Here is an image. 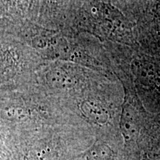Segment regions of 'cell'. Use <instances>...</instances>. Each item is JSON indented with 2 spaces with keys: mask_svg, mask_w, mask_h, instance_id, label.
Listing matches in <instances>:
<instances>
[{
  "mask_svg": "<svg viewBox=\"0 0 160 160\" xmlns=\"http://www.w3.org/2000/svg\"><path fill=\"white\" fill-rule=\"evenodd\" d=\"M82 109L85 114L90 116L92 118H94L98 121L105 122L107 119V117L103 113L101 108L94 103L85 102L82 105Z\"/></svg>",
  "mask_w": 160,
  "mask_h": 160,
  "instance_id": "obj_1",
  "label": "cell"
}]
</instances>
